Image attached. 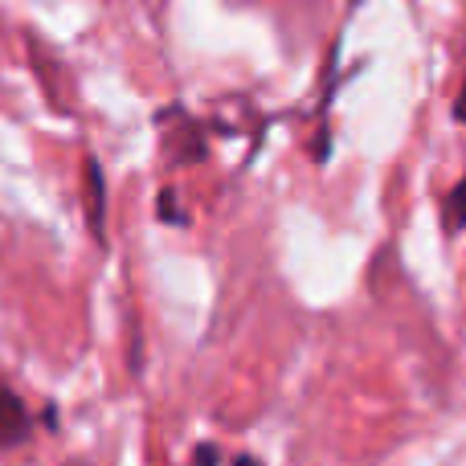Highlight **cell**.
Segmentation results:
<instances>
[{
    "instance_id": "1",
    "label": "cell",
    "mask_w": 466,
    "mask_h": 466,
    "mask_svg": "<svg viewBox=\"0 0 466 466\" xmlns=\"http://www.w3.org/2000/svg\"><path fill=\"white\" fill-rule=\"evenodd\" d=\"M33 434V413L29 405L21 401L16 389H8L0 380V451H13V446H25Z\"/></svg>"
},
{
    "instance_id": "2",
    "label": "cell",
    "mask_w": 466,
    "mask_h": 466,
    "mask_svg": "<svg viewBox=\"0 0 466 466\" xmlns=\"http://www.w3.org/2000/svg\"><path fill=\"white\" fill-rule=\"evenodd\" d=\"M82 205H86V226L98 246H106V180L95 156L82 160Z\"/></svg>"
},
{
    "instance_id": "3",
    "label": "cell",
    "mask_w": 466,
    "mask_h": 466,
    "mask_svg": "<svg viewBox=\"0 0 466 466\" xmlns=\"http://www.w3.org/2000/svg\"><path fill=\"white\" fill-rule=\"evenodd\" d=\"M442 226H446V233L466 229V177L442 197Z\"/></svg>"
},
{
    "instance_id": "4",
    "label": "cell",
    "mask_w": 466,
    "mask_h": 466,
    "mask_svg": "<svg viewBox=\"0 0 466 466\" xmlns=\"http://www.w3.org/2000/svg\"><path fill=\"white\" fill-rule=\"evenodd\" d=\"M160 218L172 221V226H188V213H177V193H172V188L160 193Z\"/></svg>"
},
{
    "instance_id": "5",
    "label": "cell",
    "mask_w": 466,
    "mask_h": 466,
    "mask_svg": "<svg viewBox=\"0 0 466 466\" xmlns=\"http://www.w3.org/2000/svg\"><path fill=\"white\" fill-rule=\"evenodd\" d=\"M454 119L466 123V78H462V90H459V98H454Z\"/></svg>"
},
{
    "instance_id": "6",
    "label": "cell",
    "mask_w": 466,
    "mask_h": 466,
    "mask_svg": "<svg viewBox=\"0 0 466 466\" xmlns=\"http://www.w3.org/2000/svg\"><path fill=\"white\" fill-rule=\"evenodd\" d=\"M197 466H218V451L201 446V451H197Z\"/></svg>"
},
{
    "instance_id": "7",
    "label": "cell",
    "mask_w": 466,
    "mask_h": 466,
    "mask_svg": "<svg viewBox=\"0 0 466 466\" xmlns=\"http://www.w3.org/2000/svg\"><path fill=\"white\" fill-rule=\"evenodd\" d=\"M238 466H258L254 459H238Z\"/></svg>"
}]
</instances>
